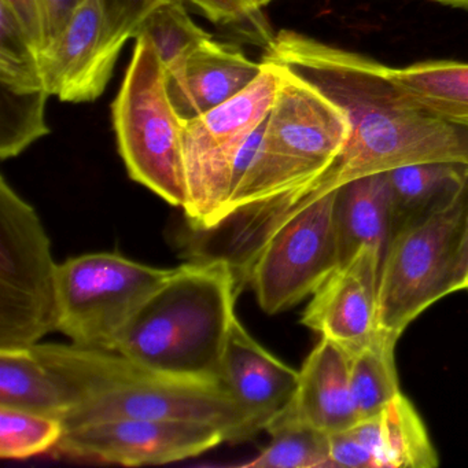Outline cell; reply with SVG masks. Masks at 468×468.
Returning <instances> with one entry per match:
<instances>
[{
    "mask_svg": "<svg viewBox=\"0 0 468 468\" xmlns=\"http://www.w3.org/2000/svg\"><path fill=\"white\" fill-rule=\"evenodd\" d=\"M261 61L319 90L344 111L350 136L323 175L327 188L413 164L468 166V122L449 119L394 83L388 65L300 32H276Z\"/></svg>",
    "mask_w": 468,
    "mask_h": 468,
    "instance_id": "1",
    "label": "cell"
},
{
    "mask_svg": "<svg viewBox=\"0 0 468 468\" xmlns=\"http://www.w3.org/2000/svg\"><path fill=\"white\" fill-rule=\"evenodd\" d=\"M32 349L67 394L65 429L117 419H165L213 424L231 443L257 435L220 379L164 374L116 350L40 342Z\"/></svg>",
    "mask_w": 468,
    "mask_h": 468,
    "instance_id": "2",
    "label": "cell"
},
{
    "mask_svg": "<svg viewBox=\"0 0 468 468\" xmlns=\"http://www.w3.org/2000/svg\"><path fill=\"white\" fill-rule=\"evenodd\" d=\"M239 294L221 260L172 268L122 331L116 352L164 374L218 379Z\"/></svg>",
    "mask_w": 468,
    "mask_h": 468,
    "instance_id": "3",
    "label": "cell"
},
{
    "mask_svg": "<svg viewBox=\"0 0 468 468\" xmlns=\"http://www.w3.org/2000/svg\"><path fill=\"white\" fill-rule=\"evenodd\" d=\"M133 58L112 105L117 147L131 179L185 209V125L168 92V72L146 37H136Z\"/></svg>",
    "mask_w": 468,
    "mask_h": 468,
    "instance_id": "4",
    "label": "cell"
},
{
    "mask_svg": "<svg viewBox=\"0 0 468 468\" xmlns=\"http://www.w3.org/2000/svg\"><path fill=\"white\" fill-rule=\"evenodd\" d=\"M468 187L391 237L380 265L379 333L399 341L408 325L456 283Z\"/></svg>",
    "mask_w": 468,
    "mask_h": 468,
    "instance_id": "5",
    "label": "cell"
},
{
    "mask_svg": "<svg viewBox=\"0 0 468 468\" xmlns=\"http://www.w3.org/2000/svg\"><path fill=\"white\" fill-rule=\"evenodd\" d=\"M58 267L37 210L0 179V349L39 344L58 328Z\"/></svg>",
    "mask_w": 468,
    "mask_h": 468,
    "instance_id": "6",
    "label": "cell"
},
{
    "mask_svg": "<svg viewBox=\"0 0 468 468\" xmlns=\"http://www.w3.org/2000/svg\"><path fill=\"white\" fill-rule=\"evenodd\" d=\"M171 270L119 253L73 257L58 267V328L70 344L116 350L120 336Z\"/></svg>",
    "mask_w": 468,
    "mask_h": 468,
    "instance_id": "7",
    "label": "cell"
},
{
    "mask_svg": "<svg viewBox=\"0 0 468 468\" xmlns=\"http://www.w3.org/2000/svg\"><path fill=\"white\" fill-rule=\"evenodd\" d=\"M261 62L264 69L248 89L186 122L187 205L183 212L190 229H207L218 223L238 150L272 109L281 72L275 65Z\"/></svg>",
    "mask_w": 468,
    "mask_h": 468,
    "instance_id": "8",
    "label": "cell"
},
{
    "mask_svg": "<svg viewBox=\"0 0 468 468\" xmlns=\"http://www.w3.org/2000/svg\"><path fill=\"white\" fill-rule=\"evenodd\" d=\"M338 187L322 185L272 235L251 268L249 287L267 314L312 297L339 267L335 202Z\"/></svg>",
    "mask_w": 468,
    "mask_h": 468,
    "instance_id": "9",
    "label": "cell"
},
{
    "mask_svg": "<svg viewBox=\"0 0 468 468\" xmlns=\"http://www.w3.org/2000/svg\"><path fill=\"white\" fill-rule=\"evenodd\" d=\"M227 442L220 427L165 419H117L65 429L53 453L105 464L160 465L182 462Z\"/></svg>",
    "mask_w": 468,
    "mask_h": 468,
    "instance_id": "10",
    "label": "cell"
},
{
    "mask_svg": "<svg viewBox=\"0 0 468 468\" xmlns=\"http://www.w3.org/2000/svg\"><path fill=\"white\" fill-rule=\"evenodd\" d=\"M278 69L281 80L267 119L268 144L309 168L327 172L346 147L349 122L338 105L308 81L284 68Z\"/></svg>",
    "mask_w": 468,
    "mask_h": 468,
    "instance_id": "11",
    "label": "cell"
},
{
    "mask_svg": "<svg viewBox=\"0 0 468 468\" xmlns=\"http://www.w3.org/2000/svg\"><path fill=\"white\" fill-rule=\"evenodd\" d=\"M122 48L109 35L102 2L83 0L61 34L39 51L48 94L62 102H94L105 92Z\"/></svg>",
    "mask_w": 468,
    "mask_h": 468,
    "instance_id": "12",
    "label": "cell"
},
{
    "mask_svg": "<svg viewBox=\"0 0 468 468\" xmlns=\"http://www.w3.org/2000/svg\"><path fill=\"white\" fill-rule=\"evenodd\" d=\"M382 260L377 248H361L320 284L301 317L305 327L338 345L349 357L379 335Z\"/></svg>",
    "mask_w": 468,
    "mask_h": 468,
    "instance_id": "13",
    "label": "cell"
},
{
    "mask_svg": "<svg viewBox=\"0 0 468 468\" xmlns=\"http://www.w3.org/2000/svg\"><path fill=\"white\" fill-rule=\"evenodd\" d=\"M298 371L268 352L237 319L221 357L218 379L229 388L254 431H265L292 404Z\"/></svg>",
    "mask_w": 468,
    "mask_h": 468,
    "instance_id": "14",
    "label": "cell"
},
{
    "mask_svg": "<svg viewBox=\"0 0 468 468\" xmlns=\"http://www.w3.org/2000/svg\"><path fill=\"white\" fill-rule=\"evenodd\" d=\"M264 69L232 43L205 40L168 73V92L185 122L201 117L248 89Z\"/></svg>",
    "mask_w": 468,
    "mask_h": 468,
    "instance_id": "15",
    "label": "cell"
},
{
    "mask_svg": "<svg viewBox=\"0 0 468 468\" xmlns=\"http://www.w3.org/2000/svg\"><path fill=\"white\" fill-rule=\"evenodd\" d=\"M298 374L294 399L276 419L305 424L328 435L358 423L350 391L349 356L338 345L320 339Z\"/></svg>",
    "mask_w": 468,
    "mask_h": 468,
    "instance_id": "16",
    "label": "cell"
},
{
    "mask_svg": "<svg viewBox=\"0 0 468 468\" xmlns=\"http://www.w3.org/2000/svg\"><path fill=\"white\" fill-rule=\"evenodd\" d=\"M374 459L375 468H434L440 457L424 421L399 393L377 416L353 426Z\"/></svg>",
    "mask_w": 468,
    "mask_h": 468,
    "instance_id": "17",
    "label": "cell"
},
{
    "mask_svg": "<svg viewBox=\"0 0 468 468\" xmlns=\"http://www.w3.org/2000/svg\"><path fill=\"white\" fill-rule=\"evenodd\" d=\"M335 224L341 264L366 246L385 256L391 239V194L385 172L339 186Z\"/></svg>",
    "mask_w": 468,
    "mask_h": 468,
    "instance_id": "18",
    "label": "cell"
},
{
    "mask_svg": "<svg viewBox=\"0 0 468 468\" xmlns=\"http://www.w3.org/2000/svg\"><path fill=\"white\" fill-rule=\"evenodd\" d=\"M385 174L391 194V237L468 187V166L462 164H413Z\"/></svg>",
    "mask_w": 468,
    "mask_h": 468,
    "instance_id": "19",
    "label": "cell"
},
{
    "mask_svg": "<svg viewBox=\"0 0 468 468\" xmlns=\"http://www.w3.org/2000/svg\"><path fill=\"white\" fill-rule=\"evenodd\" d=\"M0 407L64 420L68 399L58 380L32 347L0 349Z\"/></svg>",
    "mask_w": 468,
    "mask_h": 468,
    "instance_id": "20",
    "label": "cell"
},
{
    "mask_svg": "<svg viewBox=\"0 0 468 468\" xmlns=\"http://www.w3.org/2000/svg\"><path fill=\"white\" fill-rule=\"evenodd\" d=\"M394 83L427 108L449 119L468 122V64L427 61L388 67Z\"/></svg>",
    "mask_w": 468,
    "mask_h": 468,
    "instance_id": "21",
    "label": "cell"
},
{
    "mask_svg": "<svg viewBox=\"0 0 468 468\" xmlns=\"http://www.w3.org/2000/svg\"><path fill=\"white\" fill-rule=\"evenodd\" d=\"M396 341L379 335L361 352L349 357L350 391L358 421L377 416L399 390Z\"/></svg>",
    "mask_w": 468,
    "mask_h": 468,
    "instance_id": "22",
    "label": "cell"
},
{
    "mask_svg": "<svg viewBox=\"0 0 468 468\" xmlns=\"http://www.w3.org/2000/svg\"><path fill=\"white\" fill-rule=\"evenodd\" d=\"M46 86L0 83V158L9 160L50 133L46 122Z\"/></svg>",
    "mask_w": 468,
    "mask_h": 468,
    "instance_id": "23",
    "label": "cell"
},
{
    "mask_svg": "<svg viewBox=\"0 0 468 468\" xmlns=\"http://www.w3.org/2000/svg\"><path fill=\"white\" fill-rule=\"evenodd\" d=\"M267 448L246 463L251 468H330V435L314 427L276 419Z\"/></svg>",
    "mask_w": 468,
    "mask_h": 468,
    "instance_id": "24",
    "label": "cell"
},
{
    "mask_svg": "<svg viewBox=\"0 0 468 468\" xmlns=\"http://www.w3.org/2000/svg\"><path fill=\"white\" fill-rule=\"evenodd\" d=\"M186 4V0H164L136 31L135 39L144 37L152 43L168 73L179 67L205 40L213 37L194 23Z\"/></svg>",
    "mask_w": 468,
    "mask_h": 468,
    "instance_id": "25",
    "label": "cell"
},
{
    "mask_svg": "<svg viewBox=\"0 0 468 468\" xmlns=\"http://www.w3.org/2000/svg\"><path fill=\"white\" fill-rule=\"evenodd\" d=\"M65 432L53 416L0 407V457L26 460L53 452Z\"/></svg>",
    "mask_w": 468,
    "mask_h": 468,
    "instance_id": "26",
    "label": "cell"
},
{
    "mask_svg": "<svg viewBox=\"0 0 468 468\" xmlns=\"http://www.w3.org/2000/svg\"><path fill=\"white\" fill-rule=\"evenodd\" d=\"M202 17L231 31L243 42L265 48L276 32L272 31L264 10L256 9L250 0H186Z\"/></svg>",
    "mask_w": 468,
    "mask_h": 468,
    "instance_id": "27",
    "label": "cell"
},
{
    "mask_svg": "<svg viewBox=\"0 0 468 468\" xmlns=\"http://www.w3.org/2000/svg\"><path fill=\"white\" fill-rule=\"evenodd\" d=\"M105 12L109 35L124 48L130 39H135L144 18L164 0H101Z\"/></svg>",
    "mask_w": 468,
    "mask_h": 468,
    "instance_id": "28",
    "label": "cell"
},
{
    "mask_svg": "<svg viewBox=\"0 0 468 468\" xmlns=\"http://www.w3.org/2000/svg\"><path fill=\"white\" fill-rule=\"evenodd\" d=\"M330 468H375L372 454L353 427L330 435Z\"/></svg>",
    "mask_w": 468,
    "mask_h": 468,
    "instance_id": "29",
    "label": "cell"
},
{
    "mask_svg": "<svg viewBox=\"0 0 468 468\" xmlns=\"http://www.w3.org/2000/svg\"><path fill=\"white\" fill-rule=\"evenodd\" d=\"M20 20L37 51L48 45V0H4Z\"/></svg>",
    "mask_w": 468,
    "mask_h": 468,
    "instance_id": "30",
    "label": "cell"
},
{
    "mask_svg": "<svg viewBox=\"0 0 468 468\" xmlns=\"http://www.w3.org/2000/svg\"><path fill=\"white\" fill-rule=\"evenodd\" d=\"M81 2L83 0H48V45L61 34Z\"/></svg>",
    "mask_w": 468,
    "mask_h": 468,
    "instance_id": "31",
    "label": "cell"
},
{
    "mask_svg": "<svg viewBox=\"0 0 468 468\" xmlns=\"http://www.w3.org/2000/svg\"><path fill=\"white\" fill-rule=\"evenodd\" d=\"M454 292H468V207L464 224H463L462 237H460Z\"/></svg>",
    "mask_w": 468,
    "mask_h": 468,
    "instance_id": "32",
    "label": "cell"
},
{
    "mask_svg": "<svg viewBox=\"0 0 468 468\" xmlns=\"http://www.w3.org/2000/svg\"><path fill=\"white\" fill-rule=\"evenodd\" d=\"M441 5H446V6L459 7V9L468 10V0H434Z\"/></svg>",
    "mask_w": 468,
    "mask_h": 468,
    "instance_id": "33",
    "label": "cell"
},
{
    "mask_svg": "<svg viewBox=\"0 0 468 468\" xmlns=\"http://www.w3.org/2000/svg\"><path fill=\"white\" fill-rule=\"evenodd\" d=\"M272 2L273 0H250V4L259 10H264L265 7L272 4Z\"/></svg>",
    "mask_w": 468,
    "mask_h": 468,
    "instance_id": "34",
    "label": "cell"
}]
</instances>
